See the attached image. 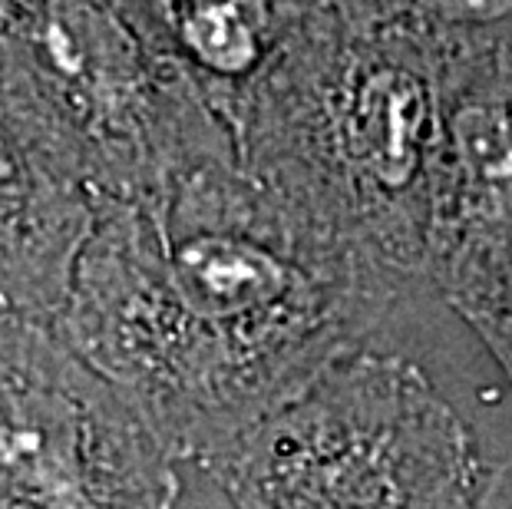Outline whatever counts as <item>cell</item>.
<instances>
[{
  "instance_id": "obj_4",
  "label": "cell",
  "mask_w": 512,
  "mask_h": 509,
  "mask_svg": "<svg viewBox=\"0 0 512 509\" xmlns=\"http://www.w3.org/2000/svg\"><path fill=\"white\" fill-rule=\"evenodd\" d=\"M176 460L47 318L0 308V509H172Z\"/></svg>"
},
{
  "instance_id": "obj_6",
  "label": "cell",
  "mask_w": 512,
  "mask_h": 509,
  "mask_svg": "<svg viewBox=\"0 0 512 509\" xmlns=\"http://www.w3.org/2000/svg\"><path fill=\"white\" fill-rule=\"evenodd\" d=\"M182 47L215 80H248L268 50L265 0H195L179 17Z\"/></svg>"
},
{
  "instance_id": "obj_5",
  "label": "cell",
  "mask_w": 512,
  "mask_h": 509,
  "mask_svg": "<svg viewBox=\"0 0 512 509\" xmlns=\"http://www.w3.org/2000/svg\"><path fill=\"white\" fill-rule=\"evenodd\" d=\"M440 153L427 285L470 324L512 305V27L433 47Z\"/></svg>"
},
{
  "instance_id": "obj_2",
  "label": "cell",
  "mask_w": 512,
  "mask_h": 509,
  "mask_svg": "<svg viewBox=\"0 0 512 509\" xmlns=\"http://www.w3.org/2000/svg\"><path fill=\"white\" fill-rule=\"evenodd\" d=\"M440 77L427 43L334 17L248 116L238 162L288 212L410 291L430 288Z\"/></svg>"
},
{
  "instance_id": "obj_1",
  "label": "cell",
  "mask_w": 512,
  "mask_h": 509,
  "mask_svg": "<svg viewBox=\"0 0 512 509\" xmlns=\"http://www.w3.org/2000/svg\"><path fill=\"white\" fill-rule=\"evenodd\" d=\"M417 291L268 196L238 153L93 199L57 311L63 341L199 467Z\"/></svg>"
},
{
  "instance_id": "obj_7",
  "label": "cell",
  "mask_w": 512,
  "mask_h": 509,
  "mask_svg": "<svg viewBox=\"0 0 512 509\" xmlns=\"http://www.w3.org/2000/svg\"><path fill=\"white\" fill-rule=\"evenodd\" d=\"M341 14L364 27L400 30L433 50L512 27V0H341Z\"/></svg>"
},
{
  "instance_id": "obj_3",
  "label": "cell",
  "mask_w": 512,
  "mask_h": 509,
  "mask_svg": "<svg viewBox=\"0 0 512 509\" xmlns=\"http://www.w3.org/2000/svg\"><path fill=\"white\" fill-rule=\"evenodd\" d=\"M235 509H476L470 427L400 354L361 348L199 463Z\"/></svg>"
},
{
  "instance_id": "obj_8",
  "label": "cell",
  "mask_w": 512,
  "mask_h": 509,
  "mask_svg": "<svg viewBox=\"0 0 512 509\" xmlns=\"http://www.w3.org/2000/svg\"><path fill=\"white\" fill-rule=\"evenodd\" d=\"M470 328H473L476 338L489 348V354L496 357L499 367H503L506 377H509V384H512V305L503 311L486 314V318L470 321Z\"/></svg>"
},
{
  "instance_id": "obj_9",
  "label": "cell",
  "mask_w": 512,
  "mask_h": 509,
  "mask_svg": "<svg viewBox=\"0 0 512 509\" xmlns=\"http://www.w3.org/2000/svg\"><path fill=\"white\" fill-rule=\"evenodd\" d=\"M476 509H512V463L489 470Z\"/></svg>"
}]
</instances>
